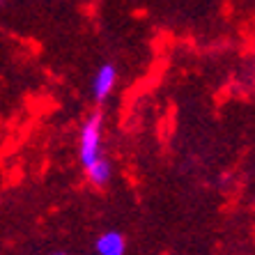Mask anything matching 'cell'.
Here are the masks:
<instances>
[{"label": "cell", "instance_id": "cell-2", "mask_svg": "<svg viewBox=\"0 0 255 255\" xmlns=\"http://www.w3.org/2000/svg\"><path fill=\"white\" fill-rule=\"evenodd\" d=\"M115 85H118V67L113 62H104L92 76V97L97 104H104L113 95Z\"/></svg>", "mask_w": 255, "mask_h": 255}, {"label": "cell", "instance_id": "cell-3", "mask_svg": "<svg viewBox=\"0 0 255 255\" xmlns=\"http://www.w3.org/2000/svg\"><path fill=\"white\" fill-rule=\"evenodd\" d=\"M97 255H125L127 253V237L118 230L101 232L95 242Z\"/></svg>", "mask_w": 255, "mask_h": 255}, {"label": "cell", "instance_id": "cell-4", "mask_svg": "<svg viewBox=\"0 0 255 255\" xmlns=\"http://www.w3.org/2000/svg\"><path fill=\"white\" fill-rule=\"evenodd\" d=\"M85 170V177L90 179V184L92 186H106L108 182H111V177H113V166H111V161L106 159V156H101V159L92 161L90 166L83 168Z\"/></svg>", "mask_w": 255, "mask_h": 255}, {"label": "cell", "instance_id": "cell-6", "mask_svg": "<svg viewBox=\"0 0 255 255\" xmlns=\"http://www.w3.org/2000/svg\"><path fill=\"white\" fill-rule=\"evenodd\" d=\"M2 2H5V0H0V5H2Z\"/></svg>", "mask_w": 255, "mask_h": 255}, {"label": "cell", "instance_id": "cell-1", "mask_svg": "<svg viewBox=\"0 0 255 255\" xmlns=\"http://www.w3.org/2000/svg\"><path fill=\"white\" fill-rule=\"evenodd\" d=\"M104 113L95 111L83 120L78 129V159L81 166H90L92 161L104 156Z\"/></svg>", "mask_w": 255, "mask_h": 255}, {"label": "cell", "instance_id": "cell-5", "mask_svg": "<svg viewBox=\"0 0 255 255\" xmlns=\"http://www.w3.org/2000/svg\"><path fill=\"white\" fill-rule=\"evenodd\" d=\"M53 255H67V253H53Z\"/></svg>", "mask_w": 255, "mask_h": 255}]
</instances>
